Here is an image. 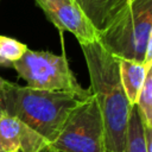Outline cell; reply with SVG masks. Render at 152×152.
Returning a JSON list of instances; mask_svg holds the SVG:
<instances>
[{"label":"cell","instance_id":"obj_9","mask_svg":"<svg viewBox=\"0 0 152 152\" xmlns=\"http://www.w3.org/2000/svg\"><path fill=\"white\" fill-rule=\"evenodd\" d=\"M97 32L106 27L109 20L128 0H76Z\"/></svg>","mask_w":152,"mask_h":152},{"label":"cell","instance_id":"obj_14","mask_svg":"<svg viewBox=\"0 0 152 152\" xmlns=\"http://www.w3.org/2000/svg\"><path fill=\"white\" fill-rule=\"evenodd\" d=\"M144 133L146 141V152H152V128L144 125Z\"/></svg>","mask_w":152,"mask_h":152},{"label":"cell","instance_id":"obj_1","mask_svg":"<svg viewBox=\"0 0 152 152\" xmlns=\"http://www.w3.org/2000/svg\"><path fill=\"white\" fill-rule=\"evenodd\" d=\"M90 78V91L99 106L107 152H125L129 112L120 81L119 58L113 56L97 40L81 45Z\"/></svg>","mask_w":152,"mask_h":152},{"label":"cell","instance_id":"obj_6","mask_svg":"<svg viewBox=\"0 0 152 152\" xmlns=\"http://www.w3.org/2000/svg\"><path fill=\"white\" fill-rule=\"evenodd\" d=\"M61 34L70 32L80 45L99 40V32L76 0H34Z\"/></svg>","mask_w":152,"mask_h":152},{"label":"cell","instance_id":"obj_7","mask_svg":"<svg viewBox=\"0 0 152 152\" xmlns=\"http://www.w3.org/2000/svg\"><path fill=\"white\" fill-rule=\"evenodd\" d=\"M0 148L2 152H46L50 150V142L24 122L2 113Z\"/></svg>","mask_w":152,"mask_h":152},{"label":"cell","instance_id":"obj_16","mask_svg":"<svg viewBox=\"0 0 152 152\" xmlns=\"http://www.w3.org/2000/svg\"><path fill=\"white\" fill-rule=\"evenodd\" d=\"M46 152H57V151H53V150H48Z\"/></svg>","mask_w":152,"mask_h":152},{"label":"cell","instance_id":"obj_2","mask_svg":"<svg viewBox=\"0 0 152 152\" xmlns=\"http://www.w3.org/2000/svg\"><path fill=\"white\" fill-rule=\"evenodd\" d=\"M84 99L87 97L74 93L49 91L19 86L0 76L2 112L24 122L50 144L58 137L71 112Z\"/></svg>","mask_w":152,"mask_h":152},{"label":"cell","instance_id":"obj_3","mask_svg":"<svg viewBox=\"0 0 152 152\" xmlns=\"http://www.w3.org/2000/svg\"><path fill=\"white\" fill-rule=\"evenodd\" d=\"M152 26V0H128L99 31V42L119 59L142 62Z\"/></svg>","mask_w":152,"mask_h":152},{"label":"cell","instance_id":"obj_11","mask_svg":"<svg viewBox=\"0 0 152 152\" xmlns=\"http://www.w3.org/2000/svg\"><path fill=\"white\" fill-rule=\"evenodd\" d=\"M28 48L15 38L0 36V66L11 68L18 62Z\"/></svg>","mask_w":152,"mask_h":152},{"label":"cell","instance_id":"obj_8","mask_svg":"<svg viewBox=\"0 0 152 152\" xmlns=\"http://www.w3.org/2000/svg\"><path fill=\"white\" fill-rule=\"evenodd\" d=\"M119 74L128 102L131 106H135L147 74V68L142 62L121 58L119 59Z\"/></svg>","mask_w":152,"mask_h":152},{"label":"cell","instance_id":"obj_12","mask_svg":"<svg viewBox=\"0 0 152 152\" xmlns=\"http://www.w3.org/2000/svg\"><path fill=\"white\" fill-rule=\"evenodd\" d=\"M135 107L138 108L142 124L152 128V64L147 69Z\"/></svg>","mask_w":152,"mask_h":152},{"label":"cell","instance_id":"obj_4","mask_svg":"<svg viewBox=\"0 0 152 152\" xmlns=\"http://www.w3.org/2000/svg\"><path fill=\"white\" fill-rule=\"evenodd\" d=\"M12 68L18 76L26 81V86L49 91L74 93L82 97L91 95L84 89L74 75L65 53L55 55L50 51L27 49L24 56Z\"/></svg>","mask_w":152,"mask_h":152},{"label":"cell","instance_id":"obj_15","mask_svg":"<svg viewBox=\"0 0 152 152\" xmlns=\"http://www.w3.org/2000/svg\"><path fill=\"white\" fill-rule=\"evenodd\" d=\"M2 113H4V112H2V108H1V104H0V118H1ZM0 152H2V151H1V148H0Z\"/></svg>","mask_w":152,"mask_h":152},{"label":"cell","instance_id":"obj_5","mask_svg":"<svg viewBox=\"0 0 152 152\" xmlns=\"http://www.w3.org/2000/svg\"><path fill=\"white\" fill-rule=\"evenodd\" d=\"M57 152H107L102 116L94 95L84 99L69 115L50 144Z\"/></svg>","mask_w":152,"mask_h":152},{"label":"cell","instance_id":"obj_13","mask_svg":"<svg viewBox=\"0 0 152 152\" xmlns=\"http://www.w3.org/2000/svg\"><path fill=\"white\" fill-rule=\"evenodd\" d=\"M152 64V26L147 37V43H146V50H145V58H144V65L148 69L150 65Z\"/></svg>","mask_w":152,"mask_h":152},{"label":"cell","instance_id":"obj_10","mask_svg":"<svg viewBox=\"0 0 152 152\" xmlns=\"http://www.w3.org/2000/svg\"><path fill=\"white\" fill-rule=\"evenodd\" d=\"M125 152H146L144 125L135 106H133L129 112Z\"/></svg>","mask_w":152,"mask_h":152}]
</instances>
